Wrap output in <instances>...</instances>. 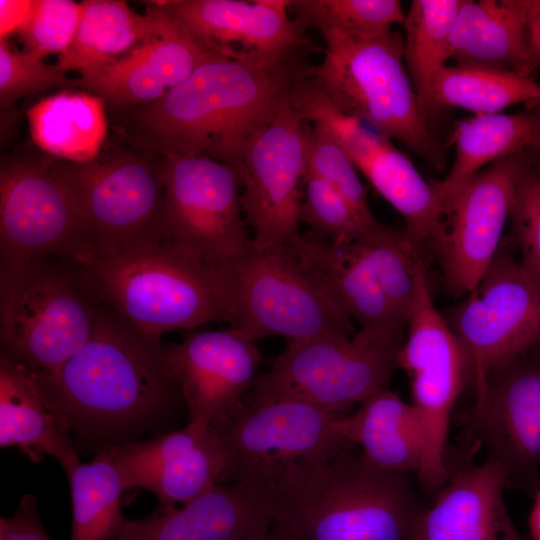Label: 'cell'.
Segmentation results:
<instances>
[{"label": "cell", "mask_w": 540, "mask_h": 540, "mask_svg": "<svg viewBox=\"0 0 540 540\" xmlns=\"http://www.w3.org/2000/svg\"><path fill=\"white\" fill-rule=\"evenodd\" d=\"M162 344L100 304L79 351L54 374H34L48 405L69 427L79 456L188 424L187 406Z\"/></svg>", "instance_id": "1"}, {"label": "cell", "mask_w": 540, "mask_h": 540, "mask_svg": "<svg viewBox=\"0 0 540 540\" xmlns=\"http://www.w3.org/2000/svg\"><path fill=\"white\" fill-rule=\"evenodd\" d=\"M306 67L218 57L159 100L120 112L128 140L162 156L210 158L237 169L250 138L274 115Z\"/></svg>", "instance_id": "2"}, {"label": "cell", "mask_w": 540, "mask_h": 540, "mask_svg": "<svg viewBox=\"0 0 540 540\" xmlns=\"http://www.w3.org/2000/svg\"><path fill=\"white\" fill-rule=\"evenodd\" d=\"M410 476L375 465L351 443L293 463L271 491V530L292 540H411L424 508Z\"/></svg>", "instance_id": "3"}, {"label": "cell", "mask_w": 540, "mask_h": 540, "mask_svg": "<svg viewBox=\"0 0 540 540\" xmlns=\"http://www.w3.org/2000/svg\"><path fill=\"white\" fill-rule=\"evenodd\" d=\"M78 262L99 303L155 341L167 331L229 321L225 270L165 242L96 253Z\"/></svg>", "instance_id": "4"}, {"label": "cell", "mask_w": 540, "mask_h": 540, "mask_svg": "<svg viewBox=\"0 0 540 540\" xmlns=\"http://www.w3.org/2000/svg\"><path fill=\"white\" fill-rule=\"evenodd\" d=\"M321 36L324 56L309 72L331 101L443 171L446 147L428 127L404 62L403 36L393 29L371 36L337 31Z\"/></svg>", "instance_id": "5"}, {"label": "cell", "mask_w": 540, "mask_h": 540, "mask_svg": "<svg viewBox=\"0 0 540 540\" xmlns=\"http://www.w3.org/2000/svg\"><path fill=\"white\" fill-rule=\"evenodd\" d=\"M99 307L75 259L0 267V357L54 374L87 342Z\"/></svg>", "instance_id": "6"}, {"label": "cell", "mask_w": 540, "mask_h": 540, "mask_svg": "<svg viewBox=\"0 0 540 540\" xmlns=\"http://www.w3.org/2000/svg\"><path fill=\"white\" fill-rule=\"evenodd\" d=\"M52 164L81 219L88 244L86 258L164 242L162 155L127 141L104 147L87 163L52 157Z\"/></svg>", "instance_id": "7"}, {"label": "cell", "mask_w": 540, "mask_h": 540, "mask_svg": "<svg viewBox=\"0 0 540 540\" xmlns=\"http://www.w3.org/2000/svg\"><path fill=\"white\" fill-rule=\"evenodd\" d=\"M224 270L229 327L253 340L281 336L294 342L327 334L351 335L352 319L290 243L253 248Z\"/></svg>", "instance_id": "8"}, {"label": "cell", "mask_w": 540, "mask_h": 540, "mask_svg": "<svg viewBox=\"0 0 540 540\" xmlns=\"http://www.w3.org/2000/svg\"><path fill=\"white\" fill-rule=\"evenodd\" d=\"M402 344L360 331L354 336L327 334L287 342L245 398L290 399L346 415L386 387L398 368Z\"/></svg>", "instance_id": "9"}, {"label": "cell", "mask_w": 540, "mask_h": 540, "mask_svg": "<svg viewBox=\"0 0 540 540\" xmlns=\"http://www.w3.org/2000/svg\"><path fill=\"white\" fill-rule=\"evenodd\" d=\"M338 417L295 400L244 398L230 417L213 426L227 458L223 483L272 491L291 464L329 458L350 444L335 428Z\"/></svg>", "instance_id": "10"}, {"label": "cell", "mask_w": 540, "mask_h": 540, "mask_svg": "<svg viewBox=\"0 0 540 540\" xmlns=\"http://www.w3.org/2000/svg\"><path fill=\"white\" fill-rule=\"evenodd\" d=\"M164 242L226 269L252 249L235 167L201 157L166 155Z\"/></svg>", "instance_id": "11"}, {"label": "cell", "mask_w": 540, "mask_h": 540, "mask_svg": "<svg viewBox=\"0 0 540 540\" xmlns=\"http://www.w3.org/2000/svg\"><path fill=\"white\" fill-rule=\"evenodd\" d=\"M443 316L476 389L491 370L540 345V286L503 241L477 287Z\"/></svg>", "instance_id": "12"}, {"label": "cell", "mask_w": 540, "mask_h": 540, "mask_svg": "<svg viewBox=\"0 0 540 540\" xmlns=\"http://www.w3.org/2000/svg\"><path fill=\"white\" fill-rule=\"evenodd\" d=\"M85 231L52 157L20 153L0 168V267L46 257L81 261Z\"/></svg>", "instance_id": "13"}, {"label": "cell", "mask_w": 540, "mask_h": 540, "mask_svg": "<svg viewBox=\"0 0 540 540\" xmlns=\"http://www.w3.org/2000/svg\"><path fill=\"white\" fill-rule=\"evenodd\" d=\"M398 368L410 381L412 405L426 441L424 464L417 475L422 488L437 493L447 482L446 447L452 409L469 379L462 346L434 306L425 277L406 322Z\"/></svg>", "instance_id": "14"}, {"label": "cell", "mask_w": 540, "mask_h": 540, "mask_svg": "<svg viewBox=\"0 0 540 540\" xmlns=\"http://www.w3.org/2000/svg\"><path fill=\"white\" fill-rule=\"evenodd\" d=\"M520 153L499 160L473 176L443 206L439 227L429 242L455 297L473 291L494 260L510 218L517 185L537 161Z\"/></svg>", "instance_id": "15"}, {"label": "cell", "mask_w": 540, "mask_h": 540, "mask_svg": "<svg viewBox=\"0 0 540 540\" xmlns=\"http://www.w3.org/2000/svg\"><path fill=\"white\" fill-rule=\"evenodd\" d=\"M237 171L240 203L257 250L298 237L299 206L305 173L304 124L289 92L274 115L247 142Z\"/></svg>", "instance_id": "16"}, {"label": "cell", "mask_w": 540, "mask_h": 540, "mask_svg": "<svg viewBox=\"0 0 540 540\" xmlns=\"http://www.w3.org/2000/svg\"><path fill=\"white\" fill-rule=\"evenodd\" d=\"M488 457L506 470L508 487L540 488V345L491 370L475 389L467 416Z\"/></svg>", "instance_id": "17"}, {"label": "cell", "mask_w": 540, "mask_h": 540, "mask_svg": "<svg viewBox=\"0 0 540 540\" xmlns=\"http://www.w3.org/2000/svg\"><path fill=\"white\" fill-rule=\"evenodd\" d=\"M197 39L237 61L275 65L309 52L305 27L287 0H172L151 2Z\"/></svg>", "instance_id": "18"}, {"label": "cell", "mask_w": 540, "mask_h": 540, "mask_svg": "<svg viewBox=\"0 0 540 540\" xmlns=\"http://www.w3.org/2000/svg\"><path fill=\"white\" fill-rule=\"evenodd\" d=\"M256 342L228 327L162 344L187 406L188 424L219 425L241 405L259 377L262 355Z\"/></svg>", "instance_id": "19"}, {"label": "cell", "mask_w": 540, "mask_h": 540, "mask_svg": "<svg viewBox=\"0 0 540 540\" xmlns=\"http://www.w3.org/2000/svg\"><path fill=\"white\" fill-rule=\"evenodd\" d=\"M124 490L151 491L159 505H182L224 482L225 449L213 426L181 429L108 449Z\"/></svg>", "instance_id": "20"}, {"label": "cell", "mask_w": 540, "mask_h": 540, "mask_svg": "<svg viewBox=\"0 0 540 540\" xmlns=\"http://www.w3.org/2000/svg\"><path fill=\"white\" fill-rule=\"evenodd\" d=\"M166 16L158 33L128 53L79 72V86L122 112L159 100L200 65L225 57Z\"/></svg>", "instance_id": "21"}, {"label": "cell", "mask_w": 540, "mask_h": 540, "mask_svg": "<svg viewBox=\"0 0 540 540\" xmlns=\"http://www.w3.org/2000/svg\"><path fill=\"white\" fill-rule=\"evenodd\" d=\"M272 492L240 483L216 484L177 508L158 505L128 520L115 540H241L272 526Z\"/></svg>", "instance_id": "22"}, {"label": "cell", "mask_w": 540, "mask_h": 540, "mask_svg": "<svg viewBox=\"0 0 540 540\" xmlns=\"http://www.w3.org/2000/svg\"><path fill=\"white\" fill-rule=\"evenodd\" d=\"M332 139L403 217L406 233L422 248L428 245L442 217L433 182L424 179L391 139L355 117H343L336 124Z\"/></svg>", "instance_id": "23"}, {"label": "cell", "mask_w": 540, "mask_h": 540, "mask_svg": "<svg viewBox=\"0 0 540 540\" xmlns=\"http://www.w3.org/2000/svg\"><path fill=\"white\" fill-rule=\"evenodd\" d=\"M505 468L487 458L450 473L431 507L423 509L411 540H527L506 507Z\"/></svg>", "instance_id": "24"}, {"label": "cell", "mask_w": 540, "mask_h": 540, "mask_svg": "<svg viewBox=\"0 0 540 540\" xmlns=\"http://www.w3.org/2000/svg\"><path fill=\"white\" fill-rule=\"evenodd\" d=\"M0 447L38 463L54 458L66 473L81 461L69 427L47 403L33 372L0 357Z\"/></svg>", "instance_id": "25"}, {"label": "cell", "mask_w": 540, "mask_h": 540, "mask_svg": "<svg viewBox=\"0 0 540 540\" xmlns=\"http://www.w3.org/2000/svg\"><path fill=\"white\" fill-rule=\"evenodd\" d=\"M298 255L325 281L360 332L403 342L406 325L356 251L353 243L336 246L313 233L289 241Z\"/></svg>", "instance_id": "26"}, {"label": "cell", "mask_w": 540, "mask_h": 540, "mask_svg": "<svg viewBox=\"0 0 540 540\" xmlns=\"http://www.w3.org/2000/svg\"><path fill=\"white\" fill-rule=\"evenodd\" d=\"M335 428L375 465L418 475L424 464L426 441L419 414L386 387L363 400L352 415L339 416Z\"/></svg>", "instance_id": "27"}, {"label": "cell", "mask_w": 540, "mask_h": 540, "mask_svg": "<svg viewBox=\"0 0 540 540\" xmlns=\"http://www.w3.org/2000/svg\"><path fill=\"white\" fill-rule=\"evenodd\" d=\"M527 15L528 0H461L451 32L450 59L525 75Z\"/></svg>", "instance_id": "28"}, {"label": "cell", "mask_w": 540, "mask_h": 540, "mask_svg": "<svg viewBox=\"0 0 540 540\" xmlns=\"http://www.w3.org/2000/svg\"><path fill=\"white\" fill-rule=\"evenodd\" d=\"M451 141L454 161L446 177L433 182L441 208L484 166L520 153L540 154V118L529 110L476 114L457 124Z\"/></svg>", "instance_id": "29"}, {"label": "cell", "mask_w": 540, "mask_h": 540, "mask_svg": "<svg viewBox=\"0 0 540 540\" xmlns=\"http://www.w3.org/2000/svg\"><path fill=\"white\" fill-rule=\"evenodd\" d=\"M30 135L47 155L75 163L98 157L108 134L106 103L89 92L64 90L27 110Z\"/></svg>", "instance_id": "30"}, {"label": "cell", "mask_w": 540, "mask_h": 540, "mask_svg": "<svg viewBox=\"0 0 540 540\" xmlns=\"http://www.w3.org/2000/svg\"><path fill=\"white\" fill-rule=\"evenodd\" d=\"M82 13L72 43L59 55L57 66L65 74L120 57L158 33L166 13L150 7L145 14L118 0L82 1Z\"/></svg>", "instance_id": "31"}, {"label": "cell", "mask_w": 540, "mask_h": 540, "mask_svg": "<svg viewBox=\"0 0 540 540\" xmlns=\"http://www.w3.org/2000/svg\"><path fill=\"white\" fill-rule=\"evenodd\" d=\"M540 98V84L517 71L475 64L446 65L436 76L431 110L459 107L476 114L500 113Z\"/></svg>", "instance_id": "32"}, {"label": "cell", "mask_w": 540, "mask_h": 540, "mask_svg": "<svg viewBox=\"0 0 540 540\" xmlns=\"http://www.w3.org/2000/svg\"><path fill=\"white\" fill-rule=\"evenodd\" d=\"M72 502L70 540H115L128 520L121 510L124 490L108 449L66 473Z\"/></svg>", "instance_id": "33"}, {"label": "cell", "mask_w": 540, "mask_h": 540, "mask_svg": "<svg viewBox=\"0 0 540 540\" xmlns=\"http://www.w3.org/2000/svg\"><path fill=\"white\" fill-rule=\"evenodd\" d=\"M353 245L406 325L420 284L427 276L423 248L405 230L382 223L361 235Z\"/></svg>", "instance_id": "34"}, {"label": "cell", "mask_w": 540, "mask_h": 540, "mask_svg": "<svg viewBox=\"0 0 540 540\" xmlns=\"http://www.w3.org/2000/svg\"><path fill=\"white\" fill-rule=\"evenodd\" d=\"M461 0H413L403 21L404 62L425 112L437 74L450 59V38Z\"/></svg>", "instance_id": "35"}, {"label": "cell", "mask_w": 540, "mask_h": 540, "mask_svg": "<svg viewBox=\"0 0 540 540\" xmlns=\"http://www.w3.org/2000/svg\"><path fill=\"white\" fill-rule=\"evenodd\" d=\"M289 11L305 28L320 34L378 35L405 18L398 0H289Z\"/></svg>", "instance_id": "36"}, {"label": "cell", "mask_w": 540, "mask_h": 540, "mask_svg": "<svg viewBox=\"0 0 540 540\" xmlns=\"http://www.w3.org/2000/svg\"><path fill=\"white\" fill-rule=\"evenodd\" d=\"M299 222L336 246L355 242L366 228L346 199L328 182L305 169Z\"/></svg>", "instance_id": "37"}, {"label": "cell", "mask_w": 540, "mask_h": 540, "mask_svg": "<svg viewBox=\"0 0 540 540\" xmlns=\"http://www.w3.org/2000/svg\"><path fill=\"white\" fill-rule=\"evenodd\" d=\"M305 169L337 190L351 205L362 223L373 229L381 222L373 214L358 170L345 152L327 135L303 121Z\"/></svg>", "instance_id": "38"}, {"label": "cell", "mask_w": 540, "mask_h": 540, "mask_svg": "<svg viewBox=\"0 0 540 540\" xmlns=\"http://www.w3.org/2000/svg\"><path fill=\"white\" fill-rule=\"evenodd\" d=\"M82 13V3L71 0H35L19 30L24 52L43 60L64 53L73 41Z\"/></svg>", "instance_id": "39"}, {"label": "cell", "mask_w": 540, "mask_h": 540, "mask_svg": "<svg viewBox=\"0 0 540 540\" xmlns=\"http://www.w3.org/2000/svg\"><path fill=\"white\" fill-rule=\"evenodd\" d=\"M79 79H70L57 64L49 65L35 56L16 52L0 40V104L10 108L17 100L49 89L73 88Z\"/></svg>", "instance_id": "40"}, {"label": "cell", "mask_w": 540, "mask_h": 540, "mask_svg": "<svg viewBox=\"0 0 540 540\" xmlns=\"http://www.w3.org/2000/svg\"><path fill=\"white\" fill-rule=\"evenodd\" d=\"M509 219L520 252L519 263L540 286V170L535 164L517 185Z\"/></svg>", "instance_id": "41"}, {"label": "cell", "mask_w": 540, "mask_h": 540, "mask_svg": "<svg viewBox=\"0 0 540 540\" xmlns=\"http://www.w3.org/2000/svg\"><path fill=\"white\" fill-rule=\"evenodd\" d=\"M0 540H53L41 523L35 495L25 494L12 516L0 518Z\"/></svg>", "instance_id": "42"}, {"label": "cell", "mask_w": 540, "mask_h": 540, "mask_svg": "<svg viewBox=\"0 0 540 540\" xmlns=\"http://www.w3.org/2000/svg\"><path fill=\"white\" fill-rule=\"evenodd\" d=\"M35 0H0V40L19 32L27 21Z\"/></svg>", "instance_id": "43"}, {"label": "cell", "mask_w": 540, "mask_h": 540, "mask_svg": "<svg viewBox=\"0 0 540 540\" xmlns=\"http://www.w3.org/2000/svg\"><path fill=\"white\" fill-rule=\"evenodd\" d=\"M527 39L529 59L524 74L531 76L540 67V0H528Z\"/></svg>", "instance_id": "44"}, {"label": "cell", "mask_w": 540, "mask_h": 540, "mask_svg": "<svg viewBox=\"0 0 540 540\" xmlns=\"http://www.w3.org/2000/svg\"><path fill=\"white\" fill-rule=\"evenodd\" d=\"M529 529L532 540H540V488L534 495V504L529 517Z\"/></svg>", "instance_id": "45"}, {"label": "cell", "mask_w": 540, "mask_h": 540, "mask_svg": "<svg viewBox=\"0 0 540 540\" xmlns=\"http://www.w3.org/2000/svg\"><path fill=\"white\" fill-rule=\"evenodd\" d=\"M241 540H292V539H290L287 536L276 533L270 529L269 531L252 534Z\"/></svg>", "instance_id": "46"}, {"label": "cell", "mask_w": 540, "mask_h": 540, "mask_svg": "<svg viewBox=\"0 0 540 540\" xmlns=\"http://www.w3.org/2000/svg\"><path fill=\"white\" fill-rule=\"evenodd\" d=\"M528 110L540 118V98L527 103Z\"/></svg>", "instance_id": "47"}, {"label": "cell", "mask_w": 540, "mask_h": 540, "mask_svg": "<svg viewBox=\"0 0 540 540\" xmlns=\"http://www.w3.org/2000/svg\"><path fill=\"white\" fill-rule=\"evenodd\" d=\"M535 166L540 170V158L537 159Z\"/></svg>", "instance_id": "48"}]
</instances>
